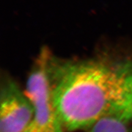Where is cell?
Listing matches in <instances>:
<instances>
[{
	"label": "cell",
	"mask_w": 132,
	"mask_h": 132,
	"mask_svg": "<svg viewBox=\"0 0 132 132\" xmlns=\"http://www.w3.org/2000/svg\"><path fill=\"white\" fill-rule=\"evenodd\" d=\"M48 72L64 129L87 130L108 116L132 122V57L63 60L52 54Z\"/></svg>",
	"instance_id": "obj_1"
},
{
	"label": "cell",
	"mask_w": 132,
	"mask_h": 132,
	"mask_svg": "<svg viewBox=\"0 0 132 132\" xmlns=\"http://www.w3.org/2000/svg\"><path fill=\"white\" fill-rule=\"evenodd\" d=\"M52 54L45 47L40 50L26 81L24 91L32 106L34 118L25 132H63L54 106L49 76Z\"/></svg>",
	"instance_id": "obj_2"
},
{
	"label": "cell",
	"mask_w": 132,
	"mask_h": 132,
	"mask_svg": "<svg viewBox=\"0 0 132 132\" xmlns=\"http://www.w3.org/2000/svg\"><path fill=\"white\" fill-rule=\"evenodd\" d=\"M34 110L24 91L12 78L3 73L0 84V132H25Z\"/></svg>",
	"instance_id": "obj_3"
},
{
	"label": "cell",
	"mask_w": 132,
	"mask_h": 132,
	"mask_svg": "<svg viewBox=\"0 0 132 132\" xmlns=\"http://www.w3.org/2000/svg\"><path fill=\"white\" fill-rule=\"evenodd\" d=\"M130 122L116 116H108L93 124L87 132H129Z\"/></svg>",
	"instance_id": "obj_4"
}]
</instances>
